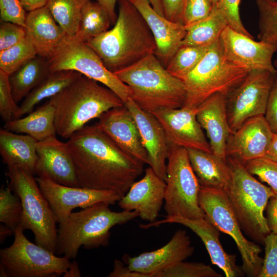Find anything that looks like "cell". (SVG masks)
<instances>
[{"label": "cell", "mask_w": 277, "mask_h": 277, "mask_svg": "<svg viewBox=\"0 0 277 277\" xmlns=\"http://www.w3.org/2000/svg\"><path fill=\"white\" fill-rule=\"evenodd\" d=\"M79 187L114 191L123 197L144 165L122 150L97 123L85 126L66 142Z\"/></svg>", "instance_id": "1"}, {"label": "cell", "mask_w": 277, "mask_h": 277, "mask_svg": "<svg viewBox=\"0 0 277 277\" xmlns=\"http://www.w3.org/2000/svg\"><path fill=\"white\" fill-rule=\"evenodd\" d=\"M117 2L113 28L86 42L113 73L155 54L156 49L152 33L135 6L129 0Z\"/></svg>", "instance_id": "2"}, {"label": "cell", "mask_w": 277, "mask_h": 277, "mask_svg": "<svg viewBox=\"0 0 277 277\" xmlns=\"http://www.w3.org/2000/svg\"><path fill=\"white\" fill-rule=\"evenodd\" d=\"M50 100L55 107L56 133L67 139L90 120L124 105L111 89L83 74Z\"/></svg>", "instance_id": "3"}, {"label": "cell", "mask_w": 277, "mask_h": 277, "mask_svg": "<svg viewBox=\"0 0 277 277\" xmlns=\"http://www.w3.org/2000/svg\"><path fill=\"white\" fill-rule=\"evenodd\" d=\"M114 74L129 87L130 98L144 111L181 108L185 104L184 83L170 73L154 54Z\"/></svg>", "instance_id": "4"}, {"label": "cell", "mask_w": 277, "mask_h": 277, "mask_svg": "<svg viewBox=\"0 0 277 277\" xmlns=\"http://www.w3.org/2000/svg\"><path fill=\"white\" fill-rule=\"evenodd\" d=\"M107 203L100 202L77 212H72L59 223L56 254L74 259L79 249L106 247L110 229L139 216L137 211H112Z\"/></svg>", "instance_id": "5"}, {"label": "cell", "mask_w": 277, "mask_h": 277, "mask_svg": "<svg viewBox=\"0 0 277 277\" xmlns=\"http://www.w3.org/2000/svg\"><path fill=\"white\" fill-rule=\"evenodd\" d=\"M230 181L224 190L235 212L242 230L253 241L264 245L271 232L264 211L275 193L257 180L239 160L227 157Z\"/></svg>", "instance_id": "6"}, {"label": "cell", "mask_w": 277, "mask_h": 277, "mask_svg": "<svg viewBox=\"0 0 277 277\" xmlns=\"http://www.w3.org/2000/svg\"><path fill=\"white\" fill-rule=\"evenodd\" d=\"M248 72L227 60L219 39L210 46L195 68L182 80L186 89L183 107L196 108L215 93L228 96L244 80Z\"/></svg>", "instance_id": "7"}, {"label": "cell", "mask_w": 277, "mask_h": 277, "mask_svg": "<svg viewBox=\"0 0 277 277\" xmlns=\"http://www.w3.org/2000/svg\"><path fill=\"white\" fill-rule=\"evenodd\" d=\"M9 186L21 201L23 212L19 224L33 233L35 243L55 253L57 223L47 199L33 174L18 166L8 167Z\"/></svg>", "instance_id": "8"}, {"label": "cell", "mask_w": 277, "mask_h": 277, "mask_svg": "<svg viewBox=\"0 0 277 277\" xmlns=\"http://www.w3.org/2000/svg\"><path fill=\"white\" fill-rule=\"evenodd\" d=\"M165 181L164 210L167 216L194 219L205 215L198 202L200 185L186 148H169Z\"/></svg>", "instance_id": "9"}, {"label": "cell", "mask_w": 277, "mask_h": 277, "mask_svg": "<svg viewBox=\"0 0 277 277\" xmlns=\"http://www.w3.org/2000/svg\"><path fill=\"white\" fill-rule=\"evenodd\" d=\"M199 204L206 216L220 230L234 241L241 254L244 273L249 277H258L263 259L260 256L262 249L254 241L247 239L223 189L200 186Z\"/></svg>", "instance_id": "10"}, {"label": "cell", "mask_w": 277, "mask_h": 277, "mask_svg": "<svg viewBox=\"0 0 277 277\" xmlns=\"http://www.w3.org/2000/svg\"><path fill=\"white\" fill-rule=\"evenodd\" d=\"M48 60L50 72L75 71L111 89L124 104L130 98L129 87L110 71L99 55L76 35H66Z\"/></svg>", "instance_id": "11"}, {"label": "cell", "mask_w": 277, "mask_h": 277, "mask_svg": "<svg viewBox=\"0 0 277 277\" xmlns=\"http://www.w3.org/2000/svg\"><path fill=\"white\" fill-rule=\"evenodd\" d=\"M19 226L14 231L13 243L0 250V263L8 276L51 277L63 275L70 266L67 257L58 256L30 242Z\"/></svg>", "instance_id": "12"}, {"label": "cell", "mask_w": 277, "mask_h": 277, "mask_svg": "<svg viewBox=\"0 0 277 277\" xmlns=\"http://www.w3.org/2000/svg\"><path fill=\"white\" fill-rule=\"evenodd\" d=\"M276 74L265 70L250 71L244 80L228 95V118L232 132L247 120L264 115Z\"/></svg>", "instance_id": "13"}, {"label": "cell", "mask_w": 277, "mask_h": 277, "mask_svg": "<svg viewBox=\"0 0 277 277\" xmlns=\"http://www.w3.org/2000/svg\"><path fill=\"white\" fill-rule=\"evenodd\" d=\"M35 179L58 224L76 208L84 209L100 202L113 205L122 198L112 190L68 186L45 177Z\"/></svg>", "instance_id": "14"}, {"label": "cell", "mask_w": 277, "mask_h": 277, "mask_svg": "<svg viewBox=\"0 0 277 277\" xmlns=\"http://www.w3.org/2000/svg\"><path fill=\"white\" fill-rule=\"evenodd\" d=\"M220 43L225 57L233 65L249 72L254 70H268L277 74L272 62L277 46L249 36L227 26L222 32Z\"/></svg>", "instance_id": "15"}, {"label": "cell", "mask_w": 277, "mask_h": 277, "mask_svg": "<svg viewBox=\"0 0 277 277\" xmlns=\"http://www.w3.org/2000/svg\"><path fill=\"white\" fill-rule=\"evenodd\" d=\"M197 108L165 109L151 112L165 132L169 148L173 146L212 152L203 129L196 118Z\"/></svg>", "instance_id": "16"}, {"label": "cell", "mask_w": 277, "mask_h": 277, "mask_svg": "<svg viewBox=\"0 0 277 277\" xmlns=\"http://www.w3.org/2000/svg\"><path fill=\"white\" fill-rule=\"evenodd\" d=\"M194 251L186 231L179 229L162 247L135 256L125 254L123 260L130 270L149 277H155L162 271L185 261L193 254Z\"/></svg>", "instance_id": "17"}, {"label": "cell", "mask_w": 277, "mask_h": 277, "mask_svg": "<svg viewBox=\"0 0 277 277\" xmlns=\"http://www.w3.org/2000/svg\"><path fill=\"white\" fill-rule=\"evenodd\" d=\"M166 223L179 224L194 232L204 243L212 263L222 269L226 277L243 276L244 273L241 268L239 267L235 264L236 255L229 254L225 251L219 239L220 230L205 215L194 219L180 216L166 215L162 220L147 224H141L140 227L146 229Z\"/></svg>", "instance_id": "18"}, {"label": "cell", "mask_w": 277, "mask_h": 277, "mask_svg": "<svg viewBox=\"0 0 277 277\" xmlns=\"http://www.w3.org/2000/svg\"><path fill=\"white\" fill-rule=\"evenodd\" d=\"M34 174L58 184L79 187L75 165L66 143L51 136L36 144Z\"/></svg>", "instance_id": "19"}, {"label": "cell", "mask_w": 277, "mask_h": 277, "mask_svg": "<svg viewBox=\"0 0 277 277\" xmlns=\"http://www.w3.org/2000/svg\"><path fill=\"white\" fill-rule=\"evenodd\" d=\"M97 123L100 127L125 152L144 164H149L134 117L125 105L103 113Z\"/></svg>", "instance_id": "20"}, {"label": "cell", "mask_w": 277, "mask_h": 277, "mask_svg": "<svg viewBox=\"0 0 277 277\" xmlns=\"http://www.w3.org/2000/svg\"><path fill=\"white\" fill-rule=\"evenodd\" d=\"M166 183L150 166L118 202L123 210L137 211L141 219L154 222L164 201Z\"/></svg>", "instance_id": "21"}, {"label": "cell", "mask_w": 277, "mask_h": 277, "mask_svg": "<svg viewBox=\"0 0 277 277\" xmlns=\"http://www.w3.org/2000/svg\"><path fill=\"white\" fill-rule=\"evenodd\" d=\"M273 134L264 115L251 117L230 135L226 156L235 158L243 164L264 157Z\"/></svg>", "instance_id": "22"}, {"label": "cell", "mask_w": 277, "mask_h": 277, "mask_svg": "<svg viewBox=\"0 0 277 277\" xmlns=\"http://www.w3.org/2000/svg\"><path fill=\"white\" fill-rule=\"evenodd\" d=\"M124 104L135 120L148 153L149 166L165 181L169 146L161 124L153 114L141 109L131 98Z\"/></svg>", "instance_id": "23"}, {"label": "cell", "mask_w": 277, "mask_h": 277, "mask_svg": "<svg viewBox=\"0 0 277 277\" xmlns=\"http://www.w3.org/2000/svg\"><path fill=\"white\" fill-rule=\"evenodd\" d=\"M140 11L155 40V55L166 68L186 35L183 24L172 22L159 15L148 0H129Z\"/></svg>", "instance_id": "24"}, {"label": "cell", "mask_w": 277, "mask_h": 277, "mask_svg": "<svg viewBox=\"0 0 277 277\" xmlns=\"http://www.w3.org/2000/svg\"><path fill=\"white\" fill-rule=\"evenodd\" d=\"M227 95L217 93L205 100L197 107L196 118L209 140L212 152L227 161L228 139L232 132L229 126Z\"/></svg>", "instance_id": "25"}, {"label": "cell", "mask_w": 277, "mask_h": 277, "mask_svg": "<svg viewBox=\"0 0 277 277\" xmlns=\"http://www.w3.org/2000/svg\"><path fill=\"white\" fill-rule=\"evenodd\" d=\"M25 28L37 55L47 59L67 35L46 6L27 13Z\"/></svg>", "instance_id": "26"}, {"label": "cell", "mask_w": 277, "mask_h": 277, "mask_svg": "<svg viewBox=\"0 0 277 277\" xmlns=\"http://www.w3.org/2000/svg\"><path fill=\"white\" fill-rule=\"evenodd\" d=\"M38 141L27 134H17L0 130V154L7 167L18 166L34 174Z\"/></svg>", "instance_id": "27"}, {"label": "cell", "mask_w": 277, "mask_h": 277, "mask_svg": "<svg viewBox=\"0 0 277 277\" xmlns=\"http://www.w3.org/2000/svg\"><path fill=\"white\" fill-rule=\"evenodd\" d=\"M186 149L191 166L200 186L224 190L230 178L227 161L212 152L191 148Z\"/></svg>", "instance_id": "28"}, {"label": "cell", "mask_w": 277, "mask_h": 277, "mask_svg": "<svg viewBox=\"0 0 277 277\" xmlns=\"http://www.w3.org/2000/svg\"><path fill=\"white\" fill-rule=\"evenodd\" d=\"M54 120L55 107L49 99L26 117L6 122L4 128L29 135L41 141L56 134Z\"/></svg>", "instance_id": "29"}, {"label": "cell", "mask_w": 277, "mask_h": 277, "mask_svg": "<svg viewBox=\"0 0 277 277\" xmlns=\"http://www.w3.org/2000/svg\"><path fill=\"white\" fill-rule=\"evenodd\" d=\"M82 74L73 70L57 71L50 73L24 98L14 119L32 112L43 100L51 98L69 85Z\"/></svg>", "instance_id": "30"}, {"label": "cell", "mask_w": 277, "mask_h": 277, "mask_svg": "<svg viewBox=\"0 0 277 277\" xmlns=\"http://www.w3.org/2000/svg\"><path fill=\"white\" fill-rule=\"evenodd\" d=\"M50 73L48 59L37 55L11 74L9 81L15 102L25 97Z\"/></svg>", "instance_id": "31"}, {"label": "cell", "mask_w": 277, "mask_h": 277, "mask_svg": "<svg viewBox=\"0 0 277 277\" xmlns=\"http://www.w3.org/2000/svg\"><path fill=\"white\" fill-rule=\"evenodd\" d=\"M228 26L223 14L216 6L206 18L185 27L186 35L181 46L211 45L220 39L223 31Z\"/></svg>", "instance_id": "32"}, {"label": "cell", "mask_w": 277, "mask_h": 277, "mask_svg": "<svg viewBox=\"0 0 277 277\" xmlns=\"http://www.w3.org/2000/svg\"><path fill=\"white\" fill-rule=\"evenodd\" d=\"M111 21L105 9L97 2H88L83 7L76 35L84 42L108 30Z\"/></svg>", "instance_id": "33"}, {"label": "cell", "mask_w": 277, "mask_h": 277, "mask_svg": "<svg viewBox=\"0 0 277 277\" xmlns=\"http://www.w3.org/2000/svg\"><path fill=\"white\" fill-rule=\"evenodd\" d=\"M90 1L48 0L46 7L66 35L73 36L78 32L82 9Z\"/></svg>", "instance_id": "34"}, {"label": "cell", "mask_w": 277, "mask_h": 277, "mask_svg": "<svg viewBox=\"0 0 277 277\" xmlns=\"http://www.w3.org/2000/svg\"><path fill=\"white\" fill-rule=\"evenodd\" d=\"M211 45L181 46L166 66L167 70L182 80L195 68Z\"/></svg>", "instance_id": "35"}, {"label": "cell", "mask_w": 277, "mask_h": 277, "mask_svg": "<svg viewBox=\"0 0 277 277\" xmlns=\"http://www.w3.org/2000/svg\"><path fill=\"white\" fill-rule=\"evenodd\" d=\"M37 55L32 42L26 36L16 44L0 51V70L10 75Z\"/></svg>", "instance_id": "36"}, {"label": "cell", "mask_w": 277, "mask_h": 277, "mask_svg": "<svg viewBox=\"0 0 277 277\" xmlns=\"http://www.w3.org/2000/svg\"><path fill=\"white\" fill-rule=\"evenodd\" d=\"M255 1L260 14L258 38L277 46V1Z\"/></svg>", "instance_id": "37"}, {"label": "cell", "mask_w": 277, "mask_h": 277, "mask_svg": "<svg viewBox=\"0 0 277 277\" xmlns=\"http://www.w3.org/2000/svg\"><path fill=\"white\" fill-rule=\"evenodd\" d=\"M12 191L9 186L1 187L0 222L15 231L21 220L23 207L19 196Z\"/></svg>", "instance_id": "38"}, {"label": "cell", "mask_w": 277, "mask_h": 277, "mask_svg": "<svg viewBox=\"0 0 277 277\" xmlns=\"http://www.w3.org/2000/svg\"><path fill=\"white\" fill-rule=\"evenodd\" d=\"M210 265L181 261L158 273L155 277H221Z\"/></svg>", "instance_id": "39"}, {"label": "cell", "mask_w": 277, "mask_h": 277, "mask_svg": "<svg viewBox=\"0 0 277 277\" xmlns=\"http://www.w3.org/2000/svg\"><path fill=\"white\" fill-rule=\"evenodd\" d=\"M243 164L250 174L266 183L277 194V162L264 157L247 161Z\"/></svg>", "instance_id": "40"}, {"label": "cell", "mask_w": 277, "mask_h": 277, "mask_svg": "<svg viewBox=\"0 0 277 277\" xmlns=\"http://www.w3.org/2000/svg\"><path fill=\"white\" fill-rule=\"evenodd\" d=\"M9 76L0 70V115L5 123L14 119L19 107L13 96Z\"/></svg>", "instance_id": "41"}, {"label": "cell", "mask_w": 277, "mask_h": 277, "mask_svg": "<svg viewBox=\"0 0 277 277\" xmlns=\"http://www.w3.org/2000/svg\"><path fill=\"white\" fill-rule=\"evenodd\" d=\"M210 0H185L182 24L189 26L208 17L213 9Z\"/></svg>", "instance_id": "42"}, {"label": "cell", "mask_w": 277, "mask_h": 277, "mask_svg": "<svg viewBox=\"0 0 277 277\" xmlns=\"http://www.w3.org/2000/svg\"><path fill=\"white\" fill-rule=\"evenodd\" d=\"M264 245L265 256L258 277H277V234L269 233Z\"/></svg>", "instance_id": "43"}, {"label": "cell", "mask_w": 277, "mask_h": 277, "mask_svg": "<svg viewBox=\"0 0 277 277\" xmlns=\"http://www.w3.org/2000/svg\"><path fill=\"white\" fill-rule=\"evenodd\" d=\"M240 0H219L215 5L232 29L253 38L243 25L239 12Z\"/></svg>", "instance_id": "44"}, {"label": "cell", "mask_w": 277, "mask_h": 277, "mask_svg": "<svg viewBox=\"0 0 277 277\" xmlns=\"http://www.w3.org/2000/svg\"><path fill=\"white\" fill-rule=\"evenodd\" d=\"M26 14L19 0H0L1 22H11L25 27Z\"/></svg>", "instance_id": "45"}, {"label": "cell", "mask_w": 277, "mask_h": 277, "mask_svg": "<svg viewBox=\"0 0 277 277\" xmlns=\"http://www.w3.org/2000/svg\"><path fill=\"white\" fill-rule=\"evenodd\" d=\"M1 22L0 51L16 44L26 36L24 27L11 22Z\"/></svg>", "instance_id": "46"}, {"label": "cell", "mask_w": 277, "mask_h": 277, "mask_svg": "<svg viewBox=\"0 0 277 277\" xmlns=\"http://www.w3.org/2000/svg\"><path fill=\"white\" fill-rule=\"evenodd\" d=\"M264 117L273 133H277V74L268 96Z\"/></svg>", "instance_id": "47"}, {"label": "cell", "mask_w": 277, "mask_h": 277, "mask_svg": "<svg viewBox=\"0 0 277 277\" xmlns=\"http://www.w3.org/2000/svg\"><path fill=\"white\" fill-rule=\"evenodd\" d=\"M161 1L165 17L172 22L182 24V13L185 0Z\"/></svg>", "instance_id": "48"}, {"label": "cell", "mask_w": 277, "mask_h": 277, "mask_svg": "<svg viewBox=\"0 0 277 277\" xmlns=\"http://www.w3.org/2000/svg\"><path fill=\"white\" fill-rule=\"evenodd\" d=\"M266 220L271 232L277 234V194L269 200L266 208Z\"/></svg>", "instance_id": "49"}, {"label": "cell", "mask_w": 277, "mask_h": 277, "mask_svg": "<svg viewBox=\"0 0 277 277\" xmlns=\"http://www.w3.org/2000/svg\"><path fill=\"white\" fill-rule=\"evenodd\" d=\"M113 270L110 272L108 277H149L147 275L130 270L128 266L125 267L123 262L119 260H115Z\"/></svg>", "instance_id": "50"}, {"label": "cell", "mask_w": 277, "mask_h": 277, "mask_svg": "<svg viewBox=\"0 0 277 277\" xmlns=\"http://www.w3.org/2000/svg\"><path fill=\"white\" fill-rule=\"evenodd\" d=\"M99 3L107 11L110 18L111 23H115L117 15L115 11V7L117 0H95Z\"/></svg>", "instance_id": "51"}, {"label": "cell", "mask_w": 277, "mask_h": 277, "mask_svg": "<svg viewBox=\"0 0 277 277\" xmlns=\"http://www.w3.org/2000/svg\"><path fill=\"white\" fill-rule=\"evenodd\" d=\"M26 12H30L45 7L48 0H19Z\"/></svg>", "instance_id": "52"}, {"label": "cell", "mask_w": 277, "mask_h": 277, "mask_svg": "<svg viewBox=\"0 0 277 277\" xmlns=\"http://www.w3.org/2000/svg\"><path fill=\"white\" fill-rule=\"evenodd\" d=\"M265 157L277 162V133L273 134Z\"/></svg>", "instance_id": "53"}, {"label": "cell", "mask_w": 277, "mask_h": 277, "mask_svg": "<svg viewBox=\"0 0 277 277\" xmlns=\"http://www.w3.org/2000/svg\"><path fill=\"white\" fill-rule=\"evenodd\" d=\"M64 277H80L81 276L78 264L76 261L71 262L68 270L63 274Z\"/></svg>", "instance_id": "54"}, {"label": "cell", "mask_w": 277, "mask_h": 277, "mask_svg": "<svg viewBox=\"0 0 277 277\" xmlns=\"http://www.w3.org/2000/svg\"><path fill=\"white\" fill-rule=\"evenodd\" d=\"M14 233V231L10 227L2 223L0 225V243L2 244L9 236Z\"/></svg>", "instance_id": "55"}, {"label": "cell", "mask_w": 277, "mask_h": 277, "mask_svg": "<svg viewBox=\"0 0 277 277\" xmlns=\"http://www.w3.org/2000/svg\"><path fill=\"white\" fill-rule=\"evenodd\" d=\"M154 10L160 15L164 16L163 6L161 0H148Z\"/></svg>", "instance_id": "56"}, {"label": "cell", "mask_w": 277, "mask_h": 277, "mask_svg": "<svg viewBox=\"0 0 277 277\" xmlns=\"http://www.w3.org/2000/svg\"><path fill=\"white\" fill-rule=\"evenodd\" d=\"M0 276L8 277L5 267L0 263Z\"/></svg>", "instance_id": "57"}, {"label": "cell", "mask_w": 277, "mask_h": 277, "mask_svg": "<svg viewBox=\"0 0 277 277\" xmlns=\"http://www.w3.org/2000/svg\"><path fill=\"white\" fill-rule=\"evenodd\" d=\"M210 1L211 2L213 6H215L217 4L219 0H210Z\"/></svg>", "instance_id": "58"}, {"label": "cell", "mask_w": 277, "mask_h": 277, "mask_svg": "<svg viewBox=\"0 0 277 277\" xmlns=\"http://www.w3.org/2000/svg\"><path fill=\"white\" fill-rule=\"evenodd\" d=\"M270 1H277V0H269Z\"/></svg>", "instance_id": "59"}, {"label": "cell", "mask_w": 277, "mask_h": 277, "mask_svg": "<svg viewBox=\"0 0 277 277\" xmlns=\"http://www.w3.org/2000/svg\"><path fill=\"white\" fill-rule=\"evenodd\" d=\"M276 64H277V63H276Z\"/></svg>", "instance_id": "60"}]
</instances>
